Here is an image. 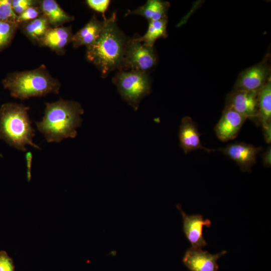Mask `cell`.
Returning a JSON list of instances; mask_svg holds the SVG:
<instances>
[{
    "label": "cell",
    "instance_id": "1",
    "mask_svg": "<svg viewBox=\"0 0 271 271\" xmlns=\"http://www.w3.org/2000/svg\"><path fill=\"white\" fill-rule=\"evenodd\" d=\"M83 113L79 103L61 99L46 103L42 120L36 124L47 142L59 143L65 139L76 137L77 128L81 125V115Z\"/></svg>",
    "mask_w": 271,
    "mask_h": 271
},
{
    "label": "cell",
    "instance_id": "2",
    "mask_svg": "<svg viewBox=\"0 0 271 271\" xmlns=\"http://www.w3.org/2000/svg\"><path fill=\"white\" fill-rule=\"evenodd\" d=\"M116 14L108 22L98 38L86 47L87 59L94 64L104 76L123 67L125 40L116 25Z\"/></svg>",
    "mask_w": 271,
    "mask_h": 271
},
{
    "label": "cell",
    "instance_id": "3",
    "mask_svg": "<svg viewBox=\"0 0 271 271\" xmlns=\"http://www.w3.org/2000/svg\"><path fill=\"white\" fill-rule=\"evenodd\" d=\"M29 107L15 103H7L0 108V139L22 152L26 145L40 149L33 141L35 129L28 111Z\"/></svg>",
    "mask_w": 271,
    "mask_h": 271
},
{
    "label": "cell",
    "instance_id": "4",
    "mask_svg": "<svg viewBox=\"0 0 271 271\" xmlns=\"http://www.w3.org/2000/svg\"><path fill=\"white\" fill-rule=\"evenodd\" d=\"M2 83L12 96L21 100L50 93L57 94L60 87L58 81L50 75L44 65L32 70L10 73Z\"/></svg>",
    "mask_w": 271,
    "mask_h": 271
},
{
    "label": "cell",
    "instance_id": "5",
    "mask_svg": "<svg viewBox=\"0 0 271 271\" xmlns=\"http://www.w3.org/2000/svg\"><path fill=\"white\" fill-rule=\"evenodd\" d=\"M122 98L134 110L139 107L141 101L151 93L150 80L147 73L131 70H120L113 78Z\"/></svg>",
    "mask_w": 271,
    "mask_h": 271
},
{
    "label": "cell",
    "instance_id": "6",
    "mask_svg": "<svg viewBox=\"0 0 271 271\" xmlns=\"http://www.w3.org/2000/svg\"><path fill=\"white\" fill-rule=\"evenodd\" d=\"M157 62L153 47H148L136 38L126 42L124 54L123 67L131 70L147 71Z\"/></svg>",
    "mask_w": 271,
    "mask_h": 271
},
{
    "label": "cell",
    "instance_id": "7",
    "mask_svg": "<svg viewBox=\"0 0 271 271\" xmlns=\"http://www.w3.org/2000/svg\"><path fill=\"white\" fill-rule=\"evenodd\" d=\"M258 91L232 90L226 96L225 107L257 123Z\"/></svg>",
    "mask_w": 271,
    "mask_h": 271
},
{
    "label": "cell",
    "instance_id": "8",
    "mask_svg": "<svg viewBox=\"0 0 271 271\" xmlns=\"http://www.w3.org/2000/svg\"><path fill=\"white\" fill-rule=\"evenodd\" d=\"M270 78V68L264 60L242 71L233 90L259 91Z\"/></svg>",
    "mask_w": 271,
    "mask_h": 271
},
{
    "label": "cell",
    "instance_id": "9",
    "mask_svg": "<svg viewBox=\"0 0 271 271\" xmlns=\"http://www.w3.org/2000/svg\"><path fill=\"white\" fill-rule=\"evenodd\" d=\"M177 208L180 211L183 219V230L184 234L194 248H202L207 245L203 235L204 226L210 227L211 221L209 219H204L201 214H187L177 204Z\"/></svg>",
    "mask_w": 271,
    "mask_h": 271
},
{
    "label": "cell",
    "instance_id": "10",
    "mask_svg": "<svg viewBox=\"0 0 271 271\" xmlns=\"http://www.w3.org/2000/svg\"><path fill=\"white\" fill-rule=\"evenodd\" d=\"M262 150L252 145L242 142L230 144L218 150L234 161L242 172H251L256 163L258 154Z\"/></svg>",
    "mask_w": 271,
    "mask_h": 271
},
{
    "label": "cell",
    "instance_id": "11",
    "mask_svg": "<svg viewBox=\"0 0 271 271\" xmlns=\"http://www.w3.org/2000/svg\"><path fill=\"white\" fill-rule=\"evenodd\" d=\"M227 253L226 250L212 254L201 248L190 247L185 252L182 261L190 271H217V260Z\"/></svg>",
    "mask_w": 271,
    "mask_h": 271
},
{
    "label": "cell",
    "instance_id": "12",
    "mask_svg": "<svg viewBox=\"0 0 271 271\" xmlns=\"http://www.w3.org/2000/svg\"><path fill=\"white\" fill-rule=\"evenodd\" d=\"M246 118L232 109L225 107L215 126L217 138L222 142H227L236 138Z\"/></svg>",
    "mask_w": 271,
    "mask_h": 271
},
{
    "label": "cell",
    "instance_id": "13",
    "mask_svg": "<svg viewBox=\"0 0 271 271\" xmlns=\"http://www.w3.org/2000/svg\"><path fill=\"white\" fill-rule=\"evenodd\" d=\"M200 136L197 124L189 116L183 117L179 127V139L180 147L185 154L198 149L209 153L212 151L202 145Z\"/></svg>",
    "mask_w": 271,
    "mask_h": 271
},
{
    "label": "cell",
    "instance_id": "14",
    "mask_svg": "<svg viewBox=\"0 0 271 271\" xmlns=\"http://www.w3.org/2000/svg\"><path fill=\"white\" fill-rule=\"evenodd\" d=\"M107 22L108 19L100 21L93 16L82 28L73 35L71 41L73 46L74 48L81 46L87 47L92 44L98 38Z\"/></svg>",
    "mask_w": 271,
    "mask_h": 271
},
{
    "label": "cell",
    "instance_id": "15",
    "mask_svg": "<svg viewBox=\"0 0 271 271\" xmlns=\"http://www.w3.org/2000/svg\"><path fill=\"white\" fill-rule=\"evenodd\" d=\"M71 27H51L39 42L42 46L49 47L59 53L72 41L73 37Z\"/></svg>",
    "mask_w": 271,
    "mask_h": 271
},
{
    "label": "cell",
    "instance_id": "16",
    "mask_svg": "<svg viewBox=\"0 0 271 271\" xmlns=\"http://www.w3.org/2000/svg\"><path fill=\"white\" fill-rule=\"evenodd\" d=\"M39 6L42 14L53 27L60 26L74 20V18L66 13L54 0L41 1Z\"/></svg>",
    "mask_w": 271,
    "mask_h": 271
},
{
    "label": "cell",
    "instance_id": "17",
    "mask_svg": "<svg viewBox=\"0 0 271 271\" xmlns=\"http://www.w3.org/2000/svg\"><path fill=\"white\" fill-rule=\"evenodd\" d=\"M169 7L167 2L149 0L142 6L133 11H128L127 14L139 15L149 21H156L167 18V11Z\"/></svg>",
    "mask_w": 271,
    "mask_h": 271
},
{
    "label": "cell",
    "instance_id": "18",
    "mask_svg": "<svg viewBox=\"0 0 271 271\" xmlns=\"http://www.w3.org/2000/svg\"><path fill=\"white\" fill-rule=\"evenodd\" d=\"M271 81L269 79L258 91L257 124L263 127L271 123Z\"/></svg>",
    "mask_w": 271,
    "mask_h": 271
},
{
    "label": "cell",
    "instance_id": "19",
    "mask_svg": "<svg viewBox=\"0 0 271 271\" xmlns=\"http://www.w3.org/2000/svg\"><path fill=\"white\" fill-rule=\"evenodd\" d=\"M149 22L148 28L145 34L136 39L148 47H153L157 39L167 36V18Z\"/></svg>",
    "mask_w": 271,
    "mask_h": 271
},
{
    "label": "cell",
    "instance_id": "20",
    "mask_svg": "<svg viewBox=\"0 0 271 271\" xmlns=\"http://www.w3.org/2000/svg\"><path fill=\"white\" fill-rule=\"evenodd\" d=\"M49 22L43 14L37 19L24 24V31L31 40L39 43L51 28Z\"/></svg>",
    "mask_w": 271,
    "mask_h": 271
},
{
    "label": "cell",
    "instance_id": "21",
    "mask_svg": "<svg viewBox=\"0 0 271 271\" xmlns=\"http://www.w3.org/2000/svg\"><path fill=\"white\" fill-rule=\"evenodd\" d=\"M19 26L16 23L0 21V51L9 46Z\"/></svg>",
    "mask_w": 271,
    "mask_h": 271
},
{
    "label": "cell",
    "instance_id": "22",
    "mask_svg": "<svg viewBox=\"0 0 271 271\" xmlns=\"http://www.w3.org/2000/svg\"><path fill=\"white\" fill-rule=\"evenodd\" d=\"M17 19L18 16L13 10L11 1L0 0V21L18 24Z\"/></svg>",
    "mask_w": 271,
    "mask_h": 271
},
{
    "label": "cell",
    "instance_id": "23",
    "mask_svg": "<svg viewBox=\"0 0 271 271\" xmlns=\"http://www.w3.org/2000/svg\"><path fill=\"white\" fill-rule=\"evenodd\" d=\"M42 14L39 5L28 8L23 13L18 16L17 23L20 26L22 23H26L34 20Z\"/></svg>",
    "mask_w": 271,
    "mask_h": 271
},
{
    "label": "cell",
    "instance_id": "24",
    "mask_svg": "<svg viewBox=\"0 0 271 271\" xmlns=\"http://www.w3.org/2000/svg\"><path fill=\"white\" fill-rule=\"evenodd\" d=\"M12 6L15 13L17 16L29 7L38 6V1L33 0H12Z\"/></svg>",
    "mask_w": 271,
    "mask_h": 271
},
{
    "label": "cell",
    "instance_id": "25",
    "mask_svg": "<svg viewBox=\"0 0 271 271\" xmlns=\"http://www.w3.org/2000/svg\"><path fill=\"white\" fill-rule=\"evenodd\" d=\"M86 2L90 8L97 12L102 13L105 18L104 14L109 6L110 2V1L87 0L86 1Z\"/></svg>",
    "mask_w": 271,
    "mask_h": 271
},
{
    "label": "cell",
    "instance_id": "26",
    "mask_svg": "<svg viewBox=\"0 0 271 271\" xmlns=\"http://www.w3.org/2000/svg\"><path fill=\"white\" fill-rule=\"evenodd\" d=\"M0 271H15L13 259L5 251H0Z\"/></svg>",
    "mask_w": 271,
    "mask_h": 271
},
{
    "label": "cell",
    "instance_id": "27",
    "mask_svg": "<svg viewBox=\"0 0 271 271\" xmlns=\"http://www.w3.org/2000/svg\"><path fill=\"white\" fill-rule=\"evenodd\" d=\"M33 155L31 152H28L25 155L26 167L27 169V177L28 181L31 179V167L32 163Z\"/></svg>",
    "mask_w": 271,
    "mask_h": 271
},
{
    "label": "cell",
    "instance_id": "28",
    "mask_svg": "<svg viewBox=\"0 0 271 271\" xmlns=\"http://www.w3.org/2000/svg\"><path fill=\"white\" fill-rule=\"evenodd\" d=\"M262 162L266 167H270L271 165V148L268 147L262 155Z\"/></svg>",
    "mask_w": 271,
    "mask_h": 271
},
{
    "label": "cell",
    "instance_id": "29",
    "mask_svg": "<svg viewBox=\"0 0 271 271\" xmlns=\"http://www.w3.org/2000/svg\"><path fill=\"white\" fill-rule=\"evenodd\" d=\"M264 139L267 144L271 142V123L262 127Z\"/></svg>",
    "mask_w": 271,
    "mask_h": 271
}]
</instances>
